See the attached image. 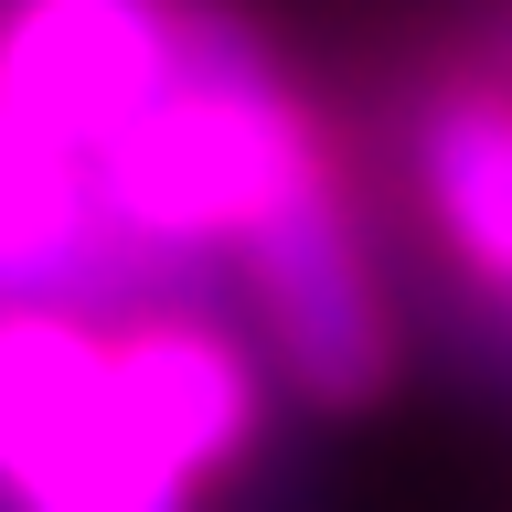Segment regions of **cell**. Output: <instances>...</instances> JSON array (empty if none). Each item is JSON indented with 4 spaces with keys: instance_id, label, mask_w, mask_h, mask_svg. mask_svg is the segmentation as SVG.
Wrapping results in <instances>:
<instances>
[{
    "instance_id": "1",
    "label": "cell",
    "mask_w": 512,
    "mask_h": 512,
    "mask_svg": "<svg viewBox=\"0 0 512 512\" xmlns=\"http://www.w3.org/2000/svg\"><path fill=\"white\" fill-rule=\"evenodd\" d=\"M256 427L267 352L203 310H0V512H203Z\"/></svg>"
},
{
    "instance_id": "2",
    "label": "cell",
    "mask_w": 512,
    "mask_h": 512,
    "mask_svg": "<svg viewBox=\"0 0 512 512\" xmlns=\"http://www.w3.org/2000/svg\"><path fill=\"white\" fill-rule=\"evenodd\" d=\"M235 278L256 310V352L299 406L352 416L395 384V299L342 203V171H310L288 203H267L256 235L235 246Z\"/></svg>"
},
{
    "instance_id": "3",
    "label": "cell",
    "mask_w": 512,
    "mask_h": 512,
    "mask_svg": "<svg viewBox=\"0 0 512 512\" xmlns=\"http://www.w3.org/2000/svg\"><path fill=\"white\" fill-rule=\"evenodd\" d=\"M128 288L139 267L107 224L96 160L0 86V310H128Z\"/></svg>"
},
{
    "instance_id": "4",
    "label": "cell",
    "mask_w": 512,
    "mask_h": 512,
    "mask_svg": "<svg viewBox=\"0 0 512 512\" xmlns=\"http://www.w3.org/2000/svg\"><path fill=\"white\" fill-rule=\"evenodd\" d=\"M416 192L438 224L448 267L512 320V86L459 75L416 118Z\"/></svg>"
}]
</instances>
